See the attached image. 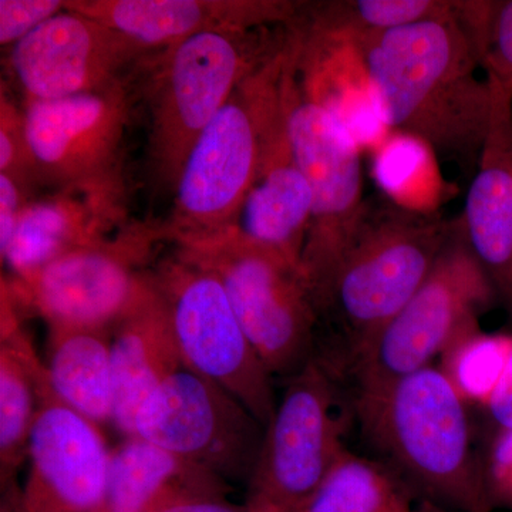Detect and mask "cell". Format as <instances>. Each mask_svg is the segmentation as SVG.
Listing matches in <instances>:
<instances>
[{"label":"cell","mask_w":512,"mask_h":512,"mask_svg":"<svg viewBox=\"0 0 512 512\" xmlns=\"http://www.w3.org/2000/svg\"><path fill=\"white\" fill-rule=\"evenodd\" d=\"M170 312L184 366L235 397L268 427L276 403L266 369L212 269L183 249L150 272Z\"/></svg>","instance_id":"obj_9"},{"label":"cell","mask_w":512,"mask_h":512,"mask_svg":"<svg viewBox=\"0 0 512 512\" xmlns=\"http://www.w3.org/2000/svg\"><path fill=\"white\" fill-rule=\"evenodd\" d=\"M413 512H458V511L448 510V508L440 507V505L429 503V501H417L416 505H414Z\"/></svg>","instance_id":"obj_35"},{"label":"cell","mask_w":512,"mask_h":512,"mask_svg":"<svg viewBox=\"0 0 512 512\" xmlns=\"http://www.w3.org/2000/svg\"><path fill=\"white\" fill-rule=\"evenodd\" d=\"M494 427H512V355L500 389L487 409Z\"/></svg>","instance_id":"obj_32"},{"label":"cell","mask_w":512,"mask_h":512,"mask_svg":"<svg viewBox=\"0 0 512 512\" xmlns=\"http://www.w3.org/2000/svg\"><path fill=\"white\" fill-rule=\"evenodd\" d=\"M64 9L62 0H0V45L15 46Z\"/></svg>","instance_id":"obj_29"},{"label":"cell","mask_w":512,"mask_h":512,"mask_svg":"<svg viewBox=\"0 0 512 512\" xmlns=\"http://www.w3.org/2000/svg\"><path fill=\"white\" fill-rule=\"evenodd\" d=\"M131 109L130 82L106 92L28 101L23 126L33 173L56 188L120 181Z\"/></svg>","instance_id":"obj_13"},{"label":"cell","mask_w":512,"mask_h":512,"mask_svg":"<svg viewBox=\"0 0 512 512\" xmlns=\"http://www.w3.org/2000/svg\"><path fill=\"white\" fill-rule=\"evenodd\" d=\"M458 2L443 0H350L313 8L306 30L319 39L338 43L403 28L423 20L456 13Z\"/></svg>","instance_id":"obj_25"},{"label":"cell","mask_w":512,"mask_h":512,"mask_svg":"<svg viewBox=\"0 0 512 512\" xmlns=\"http://www.w3.org/2000/svg\"><path fill=\"white\" fill-rule=\"evenodd\" d=\"M66 9L158 50L207 32H249L288 23L298 6L279 0H74Z\"/></svg>","instance_id":"obj_17"},{"label":"cell","mask_w":512,"mask_h":512,"mask_svg":"<svg viewBox=\"0 0 512 512\" xmlns=\"http://www.w3.org/2000/svg\"><path fill=\"white\" fill-rule=\"evenodd\" d=\"M282 97L293 160L312 188V218L301 268L320 316L330 281L366 210L362 158L345 119L303 82L289 39Z\"/></svg>","instance_id":"obj_5"},{"label":"cell","mask_w":512,"mask_h":512,"mask_svg":"<svg viewBox=\"0 0 512 512\" xmlns=\"http://www.w3.org/2000/svg\"><path fill=\"white\" fill-rule=\"evenodd\" d=\"M285 45L235 90L195 141L175 185L164 238L178 247L224 234L255 184L266 137L282 109Z\"/></svg>","instance_id":"obj_3"},{"label":"cell","mask_w":512,"mask_h":512,"mask_svg":"<svg viewBox=\"0 0 512 512\" xmlns=\"http://www.w3.org/2000/svg\"><path fill=\"white\" fill-rule=\"evenodd\" d=\"M0 512H30L23 501L22 488L18 483L2 488Z\"/></svg>","instance_id":"obj_34"},{"label":"cell","mask_w":512,"mask_h":512,"mask_svg":"<svg viewBox=\"0 0 512 512\" xmlns=\"http://www.w3.org/2000/svg\"><path fill=\"white\" fill-rule=\"evenodd\" d=\"M355 47L382 123L443 156L480 157L493 94L458 5L453 15L363 37Z\"/></svg>","instance_id":"obj_1"},{"label":"cell","mask_w":512,"mask_h":512,"mask_svg":"<svg viewBox=\"0 0 512 512\" xmlns=\"http://www.w3.org/2000/svg\"><path fill=\"white\" fill-rule=\"evenodd\" d=\"M312 210L311 185L293 160L289 146L282 97V109L266 137L261 170L225 232L272 249L301 266Z\"/></svg>","instance_id":"obj_19"},{"label":"cell","mask_w":512,"mask_h":512,"mask_svg":"<svg viewBox=\"0 0 512 512\" xmlns=\"http://www.w3.org/2000/svg\"><path fill=\"white\" fill-rule=\"evenodd\" d=\"M481 467L491 510L512 511V427H494Z\"/></svg>","instance_id":"obj_28"},{"label":"cell","mask_w":512,"mask_h":512,"mask_svg":"<svg viewBox=\"0 0 512 512\" xmlns=\"http://www.w3.org/2000/svg\"><path fill=\"white\" fill-rule=\"evenodd\" d=\"M285 40L274 47L266 46L256 30L207 32L147 57L150 156L164 183L177 185L202 131Z\"/></svg>","instance_id":"obj_6"},{"label":"cell","mask_w":512,"mask_h":512,"mask_svg":"<svg viewBox=\"0 0 512 512\" xmlns=\"http://www.w3.org/2000/svg\"><path fill=\"white\" fill-rule=\"evenodd\" d=\"M416 503L389 467L345 448L315 491L289 512H413Z\"/></svg>","instance_id":"obj_24"},{"label":"cell","mask_w":512,"mask_h":512,"mask_svg":"<svg viewBox=\"0 0 512 512\" xmlns=\"http://www.w3.org/2000/svg\"><path fill=\"white\" fill-rule=\"evenodd\" d=\"M512 355V335L481 328L458 338L441 355L439 369L468 406L487 410L503 383Z\"/></svg>","instance_id":"obj_26"},{"label":"cell","mask_w":512,"mask_h":512,"mask_svg":"<svg viewBox=\"0 0 512 512\" xmlns=\"http://www.w3.org/2000/svg\"><path fill=\"white\" fill-rule=\"evenodd\" d=\"M458 12L473 37L488 84L512 100V0L460 2Z\"/></svg>","instance_id":"obj_27"},{"label":"cell","mask_w":512,"mask_h":512,"mask_svg":"<svg viewBox=\"0 0 512 512\" xmlns=\"http://www.w3.org/2000/svg\"><path fill=\"white\" fill-rule=\"evenodd\" d=\"M229 493L231 484L224 478L140 437H128L111 450L106 512H154Z\"/></svg>","instance_id":"obj_21"},{"label":"cell","mask_w":512,"mask_h":512,"mask_svg":"<svg viewBox=\"0 0 512 512\" xmlns=\"http://www.w3.org/2000/svg\"><path fill=\"white\" fill-rule=\"evenodd\" d=\"M493 113L461 227L512 316V100L490 87Z\"/></svg>","instance_id":"obj_18"},{"label":"cell","mask_w":512,"mask_h":512,"mask_svg":"<svg viewBox=\"0 0 512 512\" xmlns=\"http://www.w3.org/2000/svg\"><path fill=\"white\" fill-rule=\"evenodd\" d=\"M47 387L45 362L20 329L9 293L2 291L0 488L15 484L19 468L28 461L30 433Z\"/></svg>","instance_id":"obj_22"},{"label":"cell","mask_w":512,"mask_h":512,"mask_svg":"<svg viewBox=\"0 0 512 512\" xmlns=\"http://www.w3.org/2000/svg\"><path fill=\"white\" fill-rule=\"evenodd\" d=\"M495 296L493 284L468 247L461 221L454 222L453 234L426 282L346 365L355 392L377 389L433 366L458 338L480 328L481 313Z\"/></svg>","instance_id":"obj_7"},{"label":"cell","mask_w":512,"mask_h":512,"mask_svg":"<svg viewBox=\"0 0 512 512\" xmlns=\"http://www.w3.org/2000/svg\"><path fill=\"white\" fill-rule=\"evenodd\" d=\"M30 168L26 148L23 114L16 113L5 96L2 97V126H0V174L23 177ZM22 181V180H20Z\"/></svg>","instance_id":"obj_30"},{"label":"cell","mask_w":512,"mask_h":512,"mask_svg":"<svg viewBox=\"0 0 512 512\" xmlns=\"http://www.w3.org/2000/svg\"><path fill=\"white\" fill-rule=\"evenodd\" d=\"M49 330L45 367L56 399L99 427L113 424V330Z\"/></svg>","instance_id":"obj_23"},{"label":"cell","mask_w":512,"mask_h":512,"mask_svg":"<svg viewBox=\"0 0 512 512\" xmlns=\"http://www.w3.org/2000/svg\"><path fill=\"white\" fill-rule=\"evenodd\" d=\"M29 198L23 192L20 180L9 174H0V255L5 254L15 237L20 217Z\"/></svg>","instance_id":"obj_31"},{"label":"cell","mask_w":512,"mask_h":512,"mask_svg":"<svg viewBox=\"0 0 512 512\" xmlns=\"http://www.w3.org/2000/svg\"><path fill=\"white\" fill-rule=\"evenodd\" d=\"M184 367L170 312L154 286L146 301L128 313L111 336L113 426L124 439L134 437L143 403L167 377Z\"/></svg>","instance_id":"obj_20"},{"label":"cell","mask_w":512,"mask_h":512,"mask_svg":"<svg viewBox=\"0 0 512 512\" xmlns=\"http://www.w3.org/2000/svg\"><path fill=\"white\" fill-rule=\"evenodd\" d=\"M123 184L72 185L29 200L15 237L2 255L13 281L28 278L60 256L99 247L130 225L123 205Z\"/></svg>","instance_id":"obj_16"},{"label":"cell","mask_w":512,"mask_h":512,"mask_svg":"<svg viewBox=\"0 0 512 512\" xmlns=\"http://www.w3.org/2000/svg\"><path fill=\"white\" fill-rule=\"evenodd\" d=\"M178 248L220 278L242 328L272 376L289 379L316 356L319 313L301 266L234 232Z\"/></svg>","instance_id":"obj_8"},{"label":"cell","mask_w":512,"mask_h":512,"mask_svg":"<svg viewBox=\"0 0 512 512\" xmlns=\"http://www.w3.org/2000/svg\"><path fill=\"white\" fill-rule=\"evenodd\" d=\"M163 229L130 225L99 247L79 249L6 285L49 328L113 330L146 301L154 286L141 272Z\"/></svg>","instance_id":"obj_11"},{"label":"cell","mask_w":512,"mask_h":512,"mask_svg":"<svg viewBox=\"0 0 512 512\" xmlns=\"http://www.w3.org/2000/svg\"><path fill=\"white\" fill-rule=\"evenodd\" d=\"M453 229L454 222L423 212L366 204L320 308V316L333 312L339 320L346 365L419 291Z\"/></svg>","instance_id":"obj_4"},{"label":"cell","mask_w":512,"mask_h":512,"mask_svg":"<svg viewBox=\"0 0 512 512\" xmlns=\"http://www.w3.org/2000/svg\"><path fill=\"white\" fill-rule=\"evenodd\" d=\"M346 420L335 369L319 353L286 387L251 480L249 512H289L309 497L345 450Z\"/></svg>","instance_id":"obj_10"},{"label":"cell","mask_w":512,"mask_h":512,"mask_svg":"<svg viewBox=\"0 0 512 512\" xmlns=\"http://www.w3.org/2000/svg\"><path fill=\"white\" fill-rule=\"evenodd\" d=\"M111 450L100 427L42 394L29 437V476L22 488L30 512H106Z\"/></svg>","instance_id":"obj_15"},{"label":"cell","mask_w":512,"mask_h":512,"mask_svg":"<svg viewBox=\"0 0 512 512\" xmlns=\"http://www.w3.org/2000/svg\"><path fill=\"white\" fill-rule=\"evenodd\" d=\"M154 512H249L245 505L229 503L228 498H195L167 505Z\"/></svg>","instance_id":"obj_33"},{"label":"cell","mask_w":512,"mask_h":512,"mask_svg":"<svg viewBox=\"0 0 512 512\" xmlns=\"http://www.w3.org/2000/svg\"><path fill=\"white\" fill-rule=\"evenodd\" d=\"M360 431L417 498L458 512H493L474 446L470 406L437 365L355 392Z\"/></svg>","instance_id":"obj_2"},{"label":"cell","mask_w":512,"mask_h":512,"mask_svg":"<svg viewBox=\"0 0 512 512\" xmlns=\"http://www.w3.org/2000/svg\"><path fill=\"white\" fill-rule=\"evenodd\" d=\"M147 56L116 30L64 9L12 46L9 66L28 103L106 92L130 82Z\"/></svg>","instance_id":"obj_14"},{"label":"cell","mask_w":512,"mask_h":512,"mask_svg":"<svg viewBox=\"0 0 512 512\" xmlns=\"http://www.w3.org/2000/svg\"><path fill=\"white\" fill-rule=\"evenodd\" d=\"M265 430L232 394L187 367L157 387L134 423V437L165 448L231 485H247L251 480Z\"/></svg>","instance_id":"obj_12"}]
</instances>
